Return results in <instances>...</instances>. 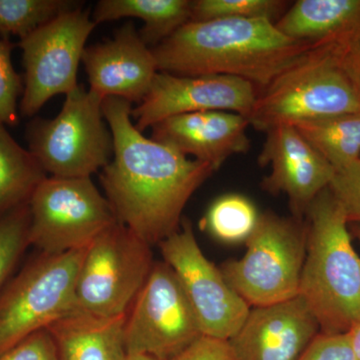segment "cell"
I'll list each match as a JSON object with an SVG mask.
<instances>
[{
  "instance_id": "33",
  "label": "cell",
  "mask_w": 360,
  "mask_h": 360,
  "mask_svg": "<svg viewBox=\"0 0 360 360\" xmlns=\"http://www.w3.org/2000/svg\"><path fill=\"white\" fill-rule=\"evenodd\" d=\"M347 333L356 360H360V319Z\"/></svg>"
},
{
  "instance_id": "17",
  "label": "cell",
  "mask_w": 360,
  "mask_h": 360,
  "mask_svg": "<svg viewBox=\"0 0 360 360\" xmlns=\"http://www.w3.org/2000/svg\"><path fill=\"white\" fill-rule=\"evenodd\" d=\"M248 118L229 111H201L167 118L151 127V139L217 172L227 158L250 149Z\"/></svg>"
},
{
  "instance_id": "20",
  "label": "cell",
  "mask_w": 360,
  "mask_h": 360,
  "mask_svg": "<svg viewBox=\"0 0 360 360\" xmlns=\"http://www.w3.org/2000/svg\"><path fill=\"white\" fill-rule=\"evenodd\" d=\"M191 7L189 0H101L92 20L98 25L123 18H141L144 26L139 35L153 49L191 20Z\"/></svg>"
},
{
  "instance_id": "15",
  "label": "cell",
  "mask_w": 360,
  "mask_h": 360,
  "mask_svg": "<svg viewBox=\"0 0 360 360\" xmlns=\"http://www.w3.org/2000/svg\"><path fill=\"white\" fill-rule=\"evenodd\" d=\"M319 333V322L298 295L253 307L229 341L238 360H298Z\"/></svg>"
},
{
  "instance_id": "28",
  "label": "cell",
  "mask_w": 360,
  "mask_h": 360,
  "mask_svg": "<svg viewBox=\"0 0 360 360\" xmlns=\"http://www.w3.org/2000/svg\"><path fill=\"white\" fill-rule=\"evenodd\" d=\"M329 189L342 208L348 224H360V158L335 168Z\"/></svg>"
},
{
  "instance_id": "5",
  "label": "cell",
  "mask_w": 360,
  "mask_h": 360,
  "mask_svg": "<svg viewBox=\"0 0 360 360\" xmlns=\"http://www.w3.org/2000/svg\"><path fill=\"white\" fill-rule=\"evenodd\" d=\"M65 96L58 116L28 123V150L52 176L90 177L110 162L115 150L104 98L82 85Z\"/></svg>"
},
{
  "instance_id": "1",
  "label": "cell",
  "mask_w": 360,
  "mask_h": 360,
  "mask_svg": "<svg viewBox=\"0 0 360 360\" xmlns=\"http://www.w3.org/2000/svg\"><path fill=\"white\" fill-rule=\"evenodd\" d=\"M131 110L124 99L104 98L115 150L101 181L116 220L153 246L179 231L186 203L215 170L146 139L132 123Z\"/></svg>"
},
{
  "instance_id": "32",
  "label": "cell",
  "mask_w": 360,
  "mask_h": 360,
  "mask_svg": "<svg viewBox=\"0 0 360 360\" xmlns=\"http://www.w3.org/2000/svg\"><path fill=\"white\" fill-rule=\"evenodd\" d=\"M172 360H238L229 340L201 335Z\"/></svg>"
},
{
  "instance_id": "21",
  "label": "cell",
  "mask_w": 360,
  "mask_h": 360,
  "mask_svg": "<svg viewBox=\"0 0 360 360\" xmlns=\"http://www.w3.org/2000/svg\"><path fill=\"white\" fill-rule=\"evenodd\" d=\"M46 179L39 161L21 148L0 123V217L27 205L37 187Z\"/></svg>"
},
{
  "instance_id": "19",
  "label": "cell",
  "mask_w": 360,
  "mask_h": 360,
  "mask_svg": "<svg viewBox=\"0 0 360 360\" xmlns=\"http://www.w3.org/2000/svg\"><path fill=\"white\" fill-rule=\"evenodd\" d=\"M276 26L296 41L335 44L360 27V0H298Z\"/></svg>"
},
{
  "instance_id": "12",
  "label": "cell",
  "mask_w": 360,
  "mask_h": 360,
  "mask_svg": "<svg viewBox=\"0 0 360 360\" xmlns=\"http://www.w3.org/2000/svg\"><path fill=\"white\" fill-rule=\"evenodd\" d=\"M158 245L188 298L202 335L231 340L248 319L250 305L203 255L191 224L182 220L179 231Z\"/></svg>"
},
{
  "instance_id": "2",
  "label": "cell",
  "mask_w": 360,
  "mask_h": 360,
  "mask_svg": "<svg viewBox=\"0 0 360 360\" xmlns=\"http://www.w3.org/2000/svg\"><path fill=\"white\" fill-rule=\"evenodd\" d=\"M316 44L296 41L264 18L188 21L153 51L158 72L229 75L262 90Z\"/></svg>"
},
{
  "instance_id": "8",
  "label": "cell",
  "mask_w": 360,
  "mask_h": 360,
  "mask_svg": "<svg viewBox=\"0 0 360 360\" xmlns=\"http://www.w3.org/2000/svg\"><path fill=\"white\" fill-rule=\"evenodd\" d=\"M153 246L115 222L86 248L75 283V307L85 314H127L153 270Z\"/></svg>"
},
{
  "instance_id": "29",
  "label": "cell",
  "mask_w": 360,
  "mask_h": 360,
  "mask_svg": "<svg viewBox=\"0 0 360 360\" xmlns=\"http://www.w3.org/2000/svg\"><path fill=\"white\" fill-rule=\"evenodd\" d=\"M0 360H59V356L51 333L42 329L0 355Z\"/></svg>"
},
{
  "instance_id": "11",
  "label": "cell",
  "mask_w": 360,
  "mask_h": 360,
  "mask_svg": "<svg viewBox=\"0 0 360 360\" xmlns=\"http://www.w3.org/2000/svg\"><path fill=\"white\" fill-rule=\"evenodd\" d=\"M201 333L188 298L169 265L155 262L127 312V354H143L172 360Z\"/></svg>"
},
{
  "instance_id": "23",
  "label": "cell",
  "mask_w": 360,
  "mask_h": 360,
  "mask_svg": "<svg viewBox=\"0 0 360 360\" xmlns=\"http://www.w3.org/2000/svg\"><path fill=\"white\" fill-rule=\"evenodd\" d=\"M82 4L73 0H0V39H25L61 14L82 7Z\"/></svg>"
},
{
  "instance_id": "4",
  "label": "cell",
  "mask_w": 360,
  "mask_h": 360,
  "mask_svg": "<svg viewBox=\"0 0 360 360\" xmlns=\"http://www.w3.org/2000/svg\"><path fill=\"white\" fill-rule=\"evenodd\" d=\"M360 112V96L328 47L316 44L258 92L248 120L266 132L281 125Z\"/></svg>"
},
{
  "instance_id": "22",
  "label": "cell",
  "mask_w": 360,
  "mask_h": 360,
  "mask_svg": "<svg viewBox=\"0 0 360 360\" xmlns=\"http://www.w3.org/2000/svg\"><path fill=\"white\" fill-rule=\"evenodd\" d=\"M292 127L333 168L360 158V112L305 120Z\"/></svg>"
},
{
  "instance_id": "7",
  "label": "cell",
  "mask_w": 360,
  "mask_h": 360,
  "mask_svg": "<svg viewBox=\"0 0 360 360\" xmlns=\"http://www.w3.org/2000/svg\"><path fill=\"white\" fill-rule=\"evenodd\" d=\"M84 250L40 253L0 292V355L75 311V283Z\"/></svg>"
},
{
  "instance_id": "3",
  "label": "cell",
  "mask_w": 360,
  "mask_h": 360,
  "mask_svg": "<svg viewBox=\"0 0 360 360\" xmlns=\"http://www.w3.org/2000/svg\"><path fill=\"white\" fill-rule=\"evenodd\" d=\"M307 215V255L298 295L321 333H347L360 319V257L347 217L329 187L315 198Z\"/></svg>"
},
{
  "instance_id": "34",
  "label": "cell",
  "mask_w": 360,
  "mask_h": 360,
  "mask_svg": "<svg viewBox=\"0 0 360 360\" xmlns=\"http://www.w3.org/2000/svg\"><path fill=\"white\" fill-rule=\"evenodd\" d=\"M125 360H158L153 357L148 356V355L143 354H127Z\"/></svg>"
},
{
  "instance_id": "6",
  "label": "cell",
  "mask_w": 360,
  "mask_h": 360,
  "mask_svg": "<svg viewBox=\"0 0 360 360\" xmlns=\"http://www.w3.org/2000/svg\"><path fill=\"white\" fill-rule=\"evenodd\" d=\"M245 245V257L224 262L220 271L250 307H267L300 295L307 224L262 213Z\"/></svg>"
},
{
  "instance_id": "26",
  "label": "cell",
  "mask_w": 360,
  "mask_h": 360,
  "mask_svg": "<svg viewBox=\"0 0 360 360\" xmlns=\"http://www.w3.org/2000/svg\"><path fill=\"white\" fill-rule=\"evenodd\" d=\"M30 205H21L0 217V292L30 245Z\"/></svg>"
},
{
  "instance_id": "9",
  "label": "cell",
  "mask_w": 360,
  "mask_h": 360,
  "mask_svg": "<svg viewBox=\"0 0 360 360\" xmlns=\"http://www.w3.org/2000/svg\"><path fill=\"white\" fill-rule=\"evenodd\" d=\"M30 245L44 255L84 250L117 222L90 177H46L30 202Z\"/></svg>"
},
{
  "instance_id": "24",
  "label": "cell",
  "mask_w": 360,
  "mask_h": 360,
  "mask_svg": "<svg viewBox=\"0 0 360 360\" xmlns=\"http://www.w3.org/2000/svg\"><path fill=\"white\" fill-rule=\"evenodd\" d=\"M259 215L255 205L245 196L226 194L210 205L201 225L222 243H243L255 231Z\"/></svg>"
},
{
  "instance_id": "13",
  "label": "cell",
  "mask_w": 360,
  "mask_h": 360,
  "mask_svg": "<svg viewBox=\"0 0 360 360\" xmlns=\"http://www.w3.org/2000/svg\"><path fill=\"white\" fill-rule=\"evenodd\" d=\"M250 82L229 75L158 72L141 103L131 110L142 132L167 118L201 111H229L248 118L257 97Z\"/></svg>"
},
{
  "instance_id": "25",
  "label": "cell",
  "mask_w": 360,
  "mask_h": 360,
  "mask_svg": "<svg viewBox=\"0 0 360 360\" xmlns=\"http://www.w3.org/2000/svg\"><path fill=\"white\" fill-rule=\"evenodd\" d=\"M288 9L283 0H195L191 21L264 18L276 22Z\"/></svg>"
},
{
  "instance_id": "14",
  "label": "cell",
  "mask_w": 360,
  "mask_h": 360,
  "mask_svg": "<svg viewBox=\"0 0 360 360\" xmlns=\"http://www.w3.org/2000/svg\"><path fill=\"white\" fill-rule=\"evenodd\" d=\"M265 134L258 163L271 170L262 180V189L285 194L293 217L302 219L315 198L330 186L335 168L292 125H281Z\"/></svg>"
},
{
  "instance_id": "10",
  "label": "cell",
  "mask_w": 360,
  "mask_h": 360,
  "mask_svg": "<svg viewBox=\"0 0 360 360\" xmlns=\"http://www.w3.org/2000/svg\"><path fill=\"white\" fill-rule=\"evenodd\" d=\"M96 26L89 11L79 7L18 41L25 68L21 116L32 117L52 97L77 89L78 66Z\"/></svg>"
},
{
  "instance_id": "18",
  "label": "cell",
  "mask_w": 360,
  "mask_h": 360,
  "mask_svg": "<svg viewBox=\"0 0 360 360\" xmlns=\"http://www.w3.org/2000/svg\"><path fill=\"white\" fill-rule=\"evenodd\" d=\"M127 315L105 317L75 310L46 329L59 360H125Z\"/></svg>"
},
{
  "instance_id": "31",
  "label": "cell",
  "mask_w": 360,
  "mask_h": 360,
  "mask_svg": "<svg viewBox=\"0 0 360 360\" xmlns=\"http://www.w3.org/2000/svg\"><path fill=\"white\" fill-rule=\"evenodd\" d=\"M326 45L360 96V27L340 41Z\"/></svg>"
},
{
  "instance_id": "27",
  "label": "cell",
  "mask_w": 360,
  "mask_h": 360,
  "mask_svg": "<svg viewBox=\"0 0 360 360\" xmlns=\"http://www.w3.org/2000/svg\"><path fill=\"white\" fill-rule=\"evenodd\" d=\"M14 47L11 40L0 39V123L11 127L20 120L18 103L23 94L22 79L11 61Z\"/></svg>"
},
{
  "instance_id": "35",
  "label": "cell",
  "mask_w": 360,
  "mask_h": 360,
  "mask_svg": "<svg viewBox=\"0 0 360 360\" xmlns=\"http://www.w3.org/2000/svg\"><path fill=\"white\" fill-rule=\"evenodd\" d=\"M352 229H354L355 236H356V238L359 239L360 243V224H354Z\"/></svg>"
},
{
  "instance_id": "30",
  "label": "cell",
  "mask_w": 360,
  "mask_h": 360,
  "mask_svg": "<svg viewBox=\"0 0 360 360\" xmlns=\"http://www.w3.org/2000/svg\"><path fill=\"white\" fill-rule=\"evenodd\" d=\"M298 360H356L348 333H319Z\"/></svg>"
},
{
  "instance_id": "16",
  "label": "cell",
  "mask_w": 360,
  "mask_h": 360,
  "mask_svg": "<svg viewBox=\"0 0 360 360\" xmlns=\"http://www.w3.org/2000/svg\"><path fill=\"white\" fill-rule=\"evenodd\" d=\"M82 61L90 90L103 98L117 97L137 105L158 72L153 51L132 22L122 25L113 39L86 47Z\"/></svg>"
}]
</instances>
